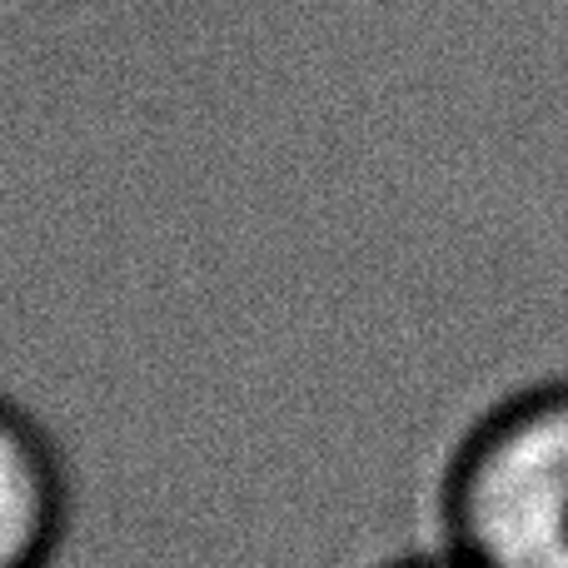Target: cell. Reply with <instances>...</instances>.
I'll return each instance as SVG.
<instances>
[{"label":"cell","mask_w":568,"mask_h":568,"mask_svg":"<svg viewBox=\"0 0 568 568\" xmlns=\"http://www.w3.org/2000/svg\"><path fill=\"white\" fill-rule=\"evenodd\" d=\"M444 539L474 568H568V379L514 394L464 434Z\"/></svg>","instance_id":"6da1fadb"},{"label":"cell","mask_w":568,"mask_h":568,"mask_svg":"<svg viewBox=\"0 0 568 568\" xmlns=\"http://www.w3.org/2000/svg\"><path fill=\"white\" fill-rule=\"evenodd\" d=\"M65 529V479L50 434L0 389V568H45Z\"/></svg>","instance_id":"7a4b0ae2"},{"label":"cell","mask_w":568,"mask_h":568,"mask_svg":"<svg viewBox=\"0 0 568 568\" xmlns=\"http://www.w3.org/2000/svg\"><path fill=\"white\" fill-rule=\"evenodd\" d=\"M389 568H474V564L459 559L454 549H444V554H424V559H399V564H389Z\"/></svg>","instance_id":"3957f363"}]
</instances>
